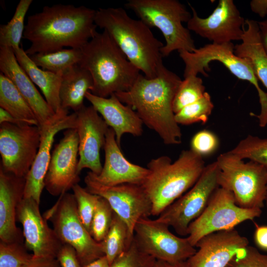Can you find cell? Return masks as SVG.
Listing matches in <instances>:
<instances>
[{"label":"cell","mask_w":267,"mask_h":267,"mask_svg":"<svg viewBox=\"0 0 267 267\" xmlns=\"http://www.w3.org/2000/svg\"><path fill=\"white\" fill-rule=\"evenodd\" d=\"M72 189L76 199L79 218L89 232L91 221L99 196L91 193L78 183L75 185Z\"/></svg>","instance_id":"8d00e7d4"},{"label":"cell","mask_w":267,"mask_h":267,"mask_svg":"<svg viewBox=\"0 0 267 267\" xmlns=\"http://www.w3.org/2000/svg\"><path fill=\"white\" fill-rule=\"evenodd\" d=\"M156 260L142 251L134 238L126 250L111 265L110 267H154Z\"/></svg>","instance_id":"74e56055"},{"label":"cell","mask_w":267,"mask_h":267,"mask_svg":"<svg viewBox=\"0 0 267 267\" xmlns=\"http://www.w3.org/2000/svg\"><path fill=\"white\" fill-rule=\"evenodd\" d=\"M84 182L89 192L108 202L113 212L127 225L132 237H134L137 222L141 218L151 215V203L141 185H104L96 180L90 171L85 177Z\"/></svg>","instance_id":"5bb4252c"},{"label":"cell","mask_w":267,"mask_h":267,"mask_svg":"<svg viewBox=\"0 0 267 267\" xmlns=\"http://www.w3.org/2000/svg\"><path fill=\"white\" fill-rule=\"evenodd\" d=\"M33 0H20L11 20L0 26V46L19 47L25 29L24 20Z\"/></svg>","instance_id":"4dcf8cb0"},{"label":"cell","mask_w":267,"mask_h":267,"mask_svg":"<svg viewBox=\"0 0 267 267\" xmlns=\"http://www.w3.org/2000/svg\"><path fill=\"white\" fill-rule=\"evenodd\" d=\"M85 98L114 130L119 147L124 134H130L135 136L142 135V121L131 107L124 105L114 93L108 97H101L88 91Z\"/></svg>","instance_id":"cb8c5ba5"},{"label":"cell","mask_w":267,"mask_h":267,"mask_svg":"<svg viewBox=\"0 0 267 267\" xmlns=\"http://www.w3.org/2000/svg\"><path fill=\"white\" fill-rule=\"evenodd\" d=\"M125 5L150 28L156 27L161 32L166 42L161 50L162 57L175 50L192 52L196 48L190 31L182 25L192 15L179 1L129 0Z\"/></svg>","instance_id":"8992f818"},{"label":"cell","mask_w":267,"mask_h":267,"mask_svg":"<svg viewBox=\"0 0 267 267\" xmlns=\"http://www.w3.org/2000/svg\"><path fill=\"white\" fill-rule=\"evenodd\" d=\"M0 107L27 124L39 127L32 108L11 81L0 74Z\"/></svg>","instance_id":"83f0119b"},{"label":"cell","mask_w":267,"mask_h":267,"mask_svg":"<svg viewBox=\"0 0 267 267\" xmlns=\"http://www.w3.org/2000/svg\"><path fill=\"white\" fill-rule=\"evenodd\" d=\"M219 141L216 135L208 130L197 132L192 138L190 149L202 157L214 153L218 148Z\"/></svg>","instance_id":"f35d334b"},{"label":"cell","mask_w":267,"mask_h":267,"mask_svg":"<svg viewBox=\"0 0 267 267\" xmlns=\"http://www.w3.org/2000/svg\"><path fill=\"white\" fill-rule=\"evenodd\" d=\"M134 238L142 251L157 261L170 264L185 262L197 250L187 237L176 235L168 225L149 217L141 218L137 222Z\"/></svg>","instance_id":"4fadbf2b"},{"label":"cell","mask_w":267,"mask_h":267,"mask_svg":"<svg viewBox=\"0 0 267 267\" xmlns=\"http://www.w3.org/2000/svg\"><path fill=\"white\" fill-rule=\"evenodd\" d=\"M44 218L50 221L60 241L75 249L82 267L105 255L102 242L96 241L81 222L73 194L61 195Z\"/></svg>","instance_id":"9c48e42d"},{"label":"cell","mask_w":267,"mask_h":267,"mask_svg":"<svg viewBox=\"0 0 267 267\" xmlns=\"http://www.w3.org/2000/svg\"><path fill=\"white\" fill-rule=\"evenodd\" d=\"M96 10L82 5L55 4L28 16L23 38L31 43L28 56L62 49L81 48L97 32Z\"/></svg>","instance_id":"6da1fadb"},{"label":"cell","mask_w":267,"mask_h":267,"mask_svg":"<svg viewBox=\"0 0 267 267\" xmlns=\"http://www.w3.org/2000/svg\"><path fill=\"white\" fill-rule=\"evenodd\" d=\"M39 67L56 74H62L69 68L79 64L81 58V48L60 49L46 53L29 56Z\"/></svg>","instance_id":"f1b7e54d"},{"label":"cell","mask_w":267,"mask_h":267,"mask_svg":"<svg viewBox=\"0 0 267 267\" xmlns=\"http://www.w3.org/2000/svg\"><path fill=\"white\" fill-rule=\"evenodd\" d=\"M105 160L99 175L91 174L99 183L106 186L124 183L141 185L149 174L147 168L132 163L123 154L114 130L109 128L104 147Z\"/></svg>","instance_id":"44dd1931"},{"label":"cell","mask_w":267,"mask_h":267,"mask_svg":"<svg viewBox=\"0 0 267 267\" xmlns=\"http://www.w3.org/2000/svg\"><path fill=\"white\" fill-rule=\"evenodd\" d=\"M226 267H267V255L263 254L256 248L248 245L244 256H235Z\"/></svg>","instance_id":"ab89813d"},{"label":"cell","mask_w":267,"mask_h":267,"mask_svg":"<svg viewBox=\"0 0 267 267\" xmlns=\"http://www.w3.org/2000/svg\"><path fill=\"white\" fill-rule=\"evenodd\" d=\"M12 49L19 64L41 90L48 105L55 113L58 112L62 108L59 98L62 74L54 73L39 67L22 47Z\"/></svg>","instance_id":"484cf974"},{"label":"cell","mask_w":267,"mask_h":267,"mask_svg":"<svg viewBox=\"0 0 267 267\" xmlns=\"http://www.w3.org/2000/svg\"><path fill=\"white\" fill-rule=\"evenodd\" d=\"M133 238L126 223L114 212L109 229L102 241L104 254L110 265L126 250Z\"/></svg>","instance_id":"f546056e"},{"label":"cell","mask_w":267,"mask_h":267,"mask_svg":"<svg viewBox=\"0 0 267 267\" xmlns=\"http://www.w3.org/2000/svg\"><path fill=\"white\" fill-rule=\"evenodd\" d=\"M76 113V129L79 138L78 173L80 174L84 169L87 168L94 174L99 175L103 167L100 152L104 148L109 127L91 105H84Z\"/></svg>","instance_id":"d6986e66"},{"label":"cell","mask_w":267,"mask_h":267,"mask_svg":"<svg viewBox=\"0 0 267 267\" xmlns=\"http://www.w3.org/2000/svg\"><path fill=\"white\" fill-rule=\"evenodd\" d=\"M34 258L23 243L0 241V267H25Z\"/></svg>","instance_id":"e575fe53"},{"label":"cell","mask_w":267,"mask_h":267,"mask_svg":"<svg viewBox=\"0 0 267 267\" xmlns=\"http://www.w3.org/2000/svg\"><path fill=\"white\" fill-rule=\"evenodd\" d=\"M250 7L253 12L262 18L267 15V0H253Z\"/></svg>","instance_id":"ee69618b"},{"label":"cell","mask_w":267,"mask_h":267,"mask_svg":"<svg viewBox=\"0 0 267 267\" xmlns=\"http://www.w3.org/2000/svg\"><path fill=\"white\" fill-rule=\"evenodd\" d=\"M214 107L210 94L206 91L200 99L185 106L175 114V120L178 125H188L196 122L205 124Z\"/></svg>","instance_id":"836d02e7"},{"label":"cell","mask_w":267,"mask_h":267,"mask_svg":"<svg viewBox=\"0 0 267 267\" xmlns=\"http://www.w3.org/2000/svg\"><path fill=\"white\" fill-rule=\"evenodd\" d=\"M37 126L0 124V167L17 177L26 178L35 161L40 143Z\"/></svg>","instance_id":"7c38bea8"},{"label":"cell","mask_w":267,"mask_h":267,"mask_svg":"<svg viewBox=\"0 0 267 267\" xmlns=\"http://www.w3.org/2000/svg\"><path fill=\"white\" fill-rule=\"evenodd\" d=\"M219 172L216 161L205 166L189 190L169 206L156 219L173 227L178 234L187 236L189 224L202 214L213 194L220 187Z\"/></svg>","instance_id":"8fae6325"},{"label":"cell","mask_w":267,"mask_h":267,"mask_svg":"<svg viewBox=\"0 0 267 267\" xmlns=\"http://www.w3.org/2000/svg\"><path fill=\"white\" fill-rule=\"evenodd\" d=\"M241 43L234 46V53L251 62L254 73L267 89V54L261 41L258 21L246 19Z\"/></svg>","instance_id":"4316f807"},{"label":"cell","mask_w":267,"mask_h":267,"mask_svg":"<svg viewBox=\"0 0 267 267\" xmlns=\"http://www.w3.org/2000/svg\"><path fill=\"white\" fill-rule=\"evenodd\" d=\"M26 178L0 167V241L23 243V232L16 224L17 208L23 198Z\"/></svg>","instance_id":"7402d4cb"},{"label":"cell","mask_w":267,"mask_h":267,"mask_svg":"<svg viewBox=\"0 0 267 267\" xmlns=\"http://www.w3.org/2000/svg\"><path fill=\"white\" fill-rule=\"evenodd\" d=\"M77 117L76 112L69 114L67 109L61 108L40 128V146L35 161L26 177L23 198H33L40 204L55 136L61 131L76 129Z\"/></svg>","instance_id":"2e32d148"},{"label":"cell","mask_w":267,"mask_h":267,"mask_svg":"<svg viewBox=\"0 0 267 267\" xmlns=\"http://www.w3.org/2000/svg\"><path fill=\"white\" fill-rule=\"evenodd\" d=\"M93 89V81L87 69L79 64L69 68L62 74L59 90L61 108L78 112L84 106L87 92Z\"/></svg>","instance_id":"d4e9b609"},{"label":"cell","mask_w":267,"mask_h":267,"mask_svg":"<svg viewBox=\"0 0 267 267\" xmlns=\"http://www.w3.org/2000/svg\"><path fill=\"white\" fill-rule=\"evenodd\" d=\"M181 82L163 64L155 78L149 79L140 74L129 90L114 94L121 102L131 107L164 144L177 145L181 142L182 134L175 120L173 102Z\"/></svg>","instance_id":"7a4b0ae2"},{"label":"cell","mask_w":267,"mask_h":267,"mask_svg":"<svg viewBox=\"0 0 267 267\" xmlns=\"http://www.w3.org/2000/svg\"><path fill=\"white\" fill-rule=\"evenodd\" d=\"M205 92V87L201 78L193 75L184 78L174 97L173 102L174 113L200 99Z\"/></svg>","instance_id":"d6a6232c"},{"label":"cell","mask_w":267,"mask_h":267,"mask_svg":"<svg viewBox=\"0 0 267 267\" xmlns=\"http://www.w3.org/2000/svg\"><path fill=\"white\" fill-rule=\"evenodd\" d=\"M25 267H60V266L56 258L42 259L34 258L33 261Z\"/></svg>","instance_id":"7bdbcfd3"},{"label":"cell","mask_w":267,"mask_h":267,"mask_svg":"<svg viewBox=\"0 0 267 267\" xmlns=\"http://www.w3.org/2000/svg\"><path fill=\"white\" fill-rule=\"evenodd\" d=\"M94 22L107 32L128 59L149 79L155 78L163 64V44L140 20L130 17L122 7L99 8Z\"/></svg>","instance_id":"3957f363"},{"label":"cell","mask_w":267,"mask_h":267,"mask_svg":"<svg viewBox=\"0 0 267 267\" xmlns=\"http://www.w3.org/2000/svg\"><path fill=\"white\" fill-rule=\"evenodd\" d=\"M265 204L267 207V196H266V200H265Z\"/></svg>","instance_id":"681fc988"},{"label":"cell","mask_w":267,"mask_h":267,"mask_svg":"<svg viewBox=\"0 0 267 267\" xmlns=\"http://www.w3.org/2000/svg\"><path fill=\"white\" fill-rule=\"evenodd\" d=\"M16 220L22 225L25 245L34 258H56L63 244L41 214L39 204L33 198H23L17 206Z\"/></svg>","instance_id":"ac0fdd59"},{"label":"cell","mask_w":267,"mask_h":267,"mask_svg":"<svg viewBox=\"0 0 267 267\" xmlns=\"http://www.w3.org/2000/svg\"><path fill=\"white\" fill-rule=\"evenodd\" d=\"M154 267H187V266L186 261L177 264H170L156 260Z\"/></svg>","instance_id":"c3c4849f"},{"label":"cell","mask_w":267,"mask_h":267,"mask_svg":"<svg viewBox=\"0 0 267 267\" xmlns=\"http://www.w3.org/2000/svg\"><path fill=\"white\" fill-rule=\"evenodd\" d=\"M79 138L76 129L66 130L51 154L44 187L53 196H60L80 181L78 172Z\"/></svg>","instance_id":"e0dca14e"},{"label":"cell","mask_w":267,"mask_h":267,"mask_svg":"<svg viewBox=\"0 0 267 267\" xmlns=\"http://www.w3.org/2000/svg\"><path fill=\"white\" fill-rule=\"evenodd\" d=\"M3 123H8L15 125L27 124L16 119L3 108H0V124Z\"/></svg>","instance_id":"f6af8a7d"},{"label":"cell","mask_w":267,"mask_h":267,"mask_svg":"<svg viewBox=\"0 0 267 267\" xmlns=\"http://www.w3.org/2000/svg\"><path fill=\"white\" fill-rule=\"evenodd\" d=\"M262 213L261 209H245L238 206L230 191L218 187L202 214L189 225L187 238L195 247L197 242L209 234L233 229L246 221H254Z\"/></svg>","instance_id":"30bf717a"},{"label":"cell","mask_w":267,"mask_h":267,"mask_svg":"<svg viewBox=\"0 0 267 267\" xmlns=\"http://www.w3.org/2000/svg\"><path fill=\"white\" fill-rule=\"evenodd\" d=\"M110 264L105 255L102 256L83 267H110Z\"/></svg>","instance_id":"7dc6e473"},{"label":"cell","mask_w":267,"mask_h":267,"mask_svg":"<svg viewBox=\"0 0 267 267\" xmlns=\"http://www.w3.org/2000/svg\"><path fill=\"white\" fill-rule=\"evenodd\" d=\"M244 160L230 151L219 155L220 187L232 192L239 207L262 209L267 194V171L257 162Z\"/></svg>","instance_id":"52a82bcc"},{"label":"cell","mask_w":267,"mask_h":267,"mask_svg":"<svg viewBox=\"0 0 267 267\" xmlns=\"http://www.w3.org/2000/svg\"><path fill=\"white\" fill-rule=\"evenodd\" d=\"M234 46L232 42L221 44H208L196 48L190 52L185 50L178 51L184 63L183 76H197L201 73L205 77L206 71H210L209 64L217 61L222 63L233 75L240 80L247 81L256 88L259 95L261 111L255 115L261 127L267 125V93L260 87L250 61L234 53Z\"/></svg>","instance_id":"ba28073f"},{"label":"cell","mask_w":267,"mask_h":267,"mask_svg":"<svg viewBox=\"0 0 267 267\" xmlns=\"http://www.w3.org/2000/svg\"><path fill=\"white\" fill-rule=\"evenodd\" d=\"M249 243L234 228L209 234L195 245L198 249L186 261L187 267H226L235 256H244Z\"/></svg>","instance_id":"ffe728a7"},{"label":"cell","mask_w":267,"mask_h":267,"mask_svg":"<svg viewBox=\"0 0 267 267\" xmlns=\"http://www.w3.org/2000/svg\"><path fill=\"white\" fill-rule=\"evenodd\" d=\"M254 239L256 245L261 249L267 251V225H259L255 222Z\"/></svg>","instance_id":"b9f144b4"},{"label":"cell","mask_w":267,"mask_h":267,"mask_svg":"<svg viewBox=\"0 0 267 267\" xmlns=\"http://www.w3.org/2000/svg\"><path fill=\"white\" fill-rule=\"evenodd\" d=\"M147 167L149 173L141 186L151 203V215L158 217L194 185L205 165L203 157L190 149L173 163L164 155L151 159Z\"/></svg>","instance_id":"5b68a950"},{"label":"cell","mask_w":267,"mask_h":267,"mask_svg":"<svg viewBox=\"0 0 267 267\" xmlns=\"http://www.w3.org/2000/svg\"><path fill=\"white\" fill-rule=\"evenodd\" d=\"M192 15L187 28L202 38L221 44L241 40L246 20L232 0H220L217 7L207 17H200L190 5Z\"/></svg>","instance_id":"9a60e30c"},{"label":"cell","mask_w":267,"mask_h":267,"mask_svg":"<svg viewBox=\"0 0 267 267\" xmlns=\"http://www.w3.org/2000/svg\"><path fill=\"white\" fill-rule=\"evenodd\" d=\"M230 151L243 160L260 164L267 171V138L248 134Z\"/></svg>","instance_id":"1f68e13d"},{"label":"cell","mask_w":267,"mask_h":267,"mask_svg":"<svg viewBox=\"0 0 267 267\" xmlns=\"http://www.w3.org/2000/svg\"><path fill=\"white\" fill-rule=\"evenodd\" d=\"M81 50L79 65L90 74L93 81L90 92L98 96L129 90L140 74L105 30L97 32Z\"/></svg>","instance_id":"277c9868"},{"label":"cell","mask_w":267,"mask_h":267,"mask_svg":"<svg viewBox=\"0 0 267 267\" xmlns=\"http://www.w3.org/2000/svg\"><path fill=\"white\" fill-rule=\"evenodd\" d=\"M56 258L60 267H82L76 251L69 244L61 246Z\"/></svg>","instance_id":"60d3db41"},{"label":"cell","mask_w":267,"mask_h":267,"mask_svg":"<svg viewBox=\"0 0 267 267\" xmlns=\"http://www.w3.org/2000/svg\"><path fill=\"white\" fill-rule=\"evenodd\" d=\"M114 212L108 202L99 196L91 221L90 234L97 242H101L110 227Z\"/></svg>","instance_id":"d590c367"},{"label":"cell","mask_w":267,"mask_h":267,"mask_svg":"<svg viewBox=\"0 0 267 267\" xmlns=\"http://www.w3.org/2000/svg\"><path fill=\"white\" fill-rule=\"evenodd\" d=\"M258 23L263 46L267 54V20L259 21Z\"/></svg>","instance_id":"bcb514c9"},{"label":"cell","mask_w":267,"mask_h":267,"mask_svg":"<svg viewBox=\"0 0 267 267\" xmlns=\"http://www.w3.org/2000/svg\"><path fill=\"white\" fill-rule=\"evenodd\" d=\"M0 71L16 86L33 111L40 128L55 113L19 64L12 48L0 46Z\"/></svg>","instance_id":"603a6c76"}]
</instances>
